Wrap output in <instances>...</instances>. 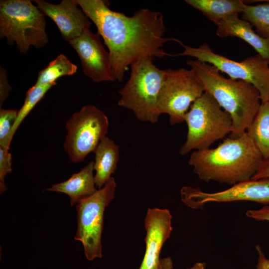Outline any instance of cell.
I'll list each match as a JSON object with an SVG mask.
<instances>
[{"instance_id":"ac0fdd59","label":"cell","mask_w":269,"mask_h":269,"mask_svg":"<svg viewBox=\"0 0 269 269\" xmlns=\"http://www.w3.org/2000/svg\"><path fill=\"white\" fill-rule=\"evenodd\" d=\"M185 2L201 12L216 26L225 18L242 13L246 7L241 0H186Z\"/></svg>"},{"instance_id":"277c9868","label":"cell","mask_w":269,"mask_h":269,"mask_svg":"<svg viewBox=\"0 0 269 269\" xmlns=\"http://www.w3.org/2000/svg\"><path fill=\"white\" fill-rule=\"evenodd\" d=\"M146 57L133 63L129 79L119 90V106L132 111L140 121L155 123L161 115L157 101L165 70L157 68Z\"/></svg>"},{"instance_id":"52a82bcc","label":"cell","mask_w":269,"mask_h":269,"mask_svg":"<svg viewBox=\"0 0 269 269\" xmlns=\"http://www.w3.org/2000/svg\"><path fill=\"white\" fill-rule=\"evenodd\" d=\"M184 48L175 56H188L210 64L230 78L252 84L260 93L262 103L269 101V62L257 54L236 61L213 52L207 43L198 47L180 43Z\"/></svg>"},{"instance_id":"9c48e42d","label":"cell","mask_w":269,"mask_h":269,"mask_svg":"<svg viewBox=\"0 0 269 269\" xmlns=\"http://www.w3.org/2000/svg\"><path fill=\"white\" fill-rule=\"evenodd\" d=\"M109 127L107 116L93 105L83 106L67 121L65 150L74 163L82 161L94 152L106 136Z\"/></svg>"},{"instance_id":"484cf974","label":"cell","mask_w":269,"mask_h":269,"mask_svg":"<svg viewBox=\"0 0 269 269\" xmlns=\"http://www.w3.org/2000/svg\"><path fill=\"white\" fill-rule=\"evenodd\" d=\"M246 214L248 217L256 220L269 221V206L266 205L258 210H248Z\"/></svg>"},{"instance_id":"ffe728a7","label":"cell","mask_w":269,"mask_h":269,"mask_svg":"<svg viewBox=\"0 0 269 269\" xmlns=\"http://www.w3.org/2000/svg\"><path fill=\"white\" fill-rule=\"evenodd\" d=\"M77 66L64 54L58 55L46 68L38 72L36 85L56 83V80L63 76H70L76 73Z\"/></svg>"},{"instance_id":"5b68a950","label":"cell","mask_w":269,"mask_h":269,"mask_svg":"<svg viewBox=\"0 0 269 269\" xmlns=\"http://www.w3.org/2000/svg\"><path fill=\"white\" fill-rule=\"evenodd\" d=\"M45 15L29 0L0 1V37L14 43L21 54L33 46L40 48L48 42Z\"/></svg>"},{"instance_id":"ba28073f","label":"cell","mask_w":269,"mask_h":269,"mask_svg":"<svg viewBox=\"0 0 269 269\" xmlns=\"http://www.w3.org/2000/svg\"><path fill=\"white\" fill-rule=\"evenodd\" d=\"M116 188L115 180L112 177L103 187L76 204L77 229L74 239L82 243L89 261L102 257L104 213L114 198Z\"/></svg>"},{"instance_id":"cb8c5ba5","label":"cell","mask_w":269,"mask_h":269,"mask_svg":"<svg viewBox=\"0 0 269 269\" xmlns=\"http://www.w3.org/2000/svg\"><path fill=\"white\" fill-rule=\"evenodd\" d=\"M9 149L0 146V192L3 193L7 190L4 181L5 176L12 170V157Z\"/></svg>"},{"instance_id":"4fadbf2b","label":"cell","mask_w":269,"mask_h":269,"mask_svg":"<svg viewBox=\"0 0 269 269\" xmlns=\"http://www.w3.org/2000/svg\"><path fill=\"white\" fill-rule=\"evenodd\" d=\"M172 216L166 209L148 208L144 219L145 251L138 269H158L160 252L172 231Z\"/></svg>"},{"instance_id":"4316f807","label":"cell","mask_w":269,"mask_h":269,"mask_svg":"<svg viewBox=\"0 0 269 269\" xmlns=\"http://www.w3.org/2000/svg\"><path fill=\"white\" fill-rule=\"evenodd\" d=\"M262 178H269V159L263 160L259 169L251 179L257 180Z\"/></svg>"},{"instance_id":"7c38bea8","label":"cell","mask_w":269,"mask_h":269,"mask_svg":"<svg viewBox=\"0 0 269 269\" xmlns=\"http://www.w3.org/2000/svg\"><path fill=\"white\" fill-rule=\"evenodd\" d=\"M69 43L76 51L85 75L95 82L115 80L109 52L98 33L86 29Z\"/></svg>"},{"instance_id":"d4e9b609","label":"cell","mask_w":269,"mask_h":269,"mask_svg":"<svg viewBox=\"0 0 269 269\" xmlns=\"http://www.w3.org/2000/svg\"><path fill=\"white\" fill-rule=\"evenodd\" d=\"M11 89L9 84L6 71L1 66L0 67V107L7 98Z\"/></svg>"},{"instance_id":"9a60e30c","label":"cell","mask_w":269,"mask_h":269,"mask_svg":"<svg viewBox=\"0 0 269 269\" xmlns=\"http://www.w3.org/2000/svg\"><path fill=\"white\" fill-rule=\"evenodd\" d=\"M239 14L231 15L217 25L216 34L221 37H237L242 39L269 62V39L260 36L247 21L240 18Z\"/></svg>"},{"instance_id":"8992f818","label":"cell","mask_w":269,"mask_h":269,"mask_svg":"<svg viewBox=\"0 0 269 269\" xmlns=\"http://www.w3.org/2000/svg\"><path fill=\"white\" fill-rule=\"evenodd\" d=\"M188 127L186 140L179 153L209 148L216 141L231 134L232 120L209 94L204 93L191 106L184 117Z\"/></svg>"},{"instance_id":"7a4b0ae2","label":"cell","mask_w":269,"mask_h":269,"mask_svg":"<svg viewBox=\"0 0 269 269\" xmlns=\"http://www.w3.org/2000/svg\"><path fill=\"white\" fill-rule=\"evenodd\" d=\"M264 159L247 132L237 138H227L215 148L196 150L188 163L199 178L234 185L251 179Z\"/></svg>"},{"instance_id":"2e32d148","label":"cell","mask_w":269,"mask_h":269,"mask_svg":"<svg viewBox=\"0 0 269 269\" xmlns=\"http://www.w3.org/2000/svg\"><path fill=\"white\" fill-rule=\"evenodd\" d=\"M93 171L94 162L91 161L66 181L53 184L47 190L68 195L70 198L71 205L74 206L98 190L96 188Z\"/></svg>"},{"instance_id":"83f0119b","label":"cell","mask_w":269,"mask_h":269,"mask_svg":"<svg viewBox=\"0 0 269 269\" xmlns=\"http://www.w3.org/2000/svg\"><path fill=\"white\" fill-rule=\"evenodd\" d=\"M256 249L258 254L256 269H269V259L266 257L259 245L256 246Z\"/></svg>"},{"instance_id":"f1b7e54d","label":"cell","mask_w":269,"mask_h":269,"mask_svg":"<svg viewBox=\"0 0 269 269\" xmlns=\"http://www.w3.org/2000/svg\"><path fill=\"white\" fill-rule=\"evenodd\" d=\"M173 262L170 257L161 259L158 269H172Z\"/></svg>"},{"instance_id":"d6986e66","label":"cell","mask_w":269,"mask_h":269,"mask_svg":"<svg viewBox=\"0 0 269 269\" xmlns=\"http://www.w3.org/2000/svg\"><path fill=\"white\" fill-rule=\"evenodd\" d=\"M246 132L264 160L269 159V101L262 103Z\"/></svg>"},{"instance_id":"44dd1931","label":"cell","mask_w":269,"mask_h":269,"mask_svg":"<svg viewBox=\"0 0 269 269\" xmlns=\"http://www.w3.org/2000/svg\"><path fill=\"white\" fill-rule=\"evenodd\" d=\"M264 2L256 5H246L241 13L242 19L248 21L261 37L269 39V0H253Z\"/></svg>"},{"instance_id":"e0dca14e","label":"cell","mask_w":269,"mask_h":269,"mask_svg":"<svg viewBox=\"0 0 269 269\" xmlns=\"http://www.w3.org/2000/svg\"><path fill=\"white\" fill-rule=\"evenodd\" d=\"M94 152L95 157L94 170L96 186L101 189L109 181L115 172L119 160V146L106 136L99 142Z\"/></svg>"},{"instance_id":"6da1fadb","label":"cell","mask_w":269,"mask_h":269,"mask_svg":"<svg viewBox=\"0 0 269 269\" xmlns=\"http://www.w3.org/2000/svg\"><path fill=\"white\" fill-rule=\"evenodd\" d=\"M87 17L95 24L110 54L115 80H123L129 66L139 59L162 58L175 54L163 49L168 41H181L165 38L163 16L148 8L136 10L131 16L111 10L103 0H75Z\"/></svg>"},{"instance_id":"5bb4252c","label":"cell","mask_w":269,"mask_h":269,"mask_svg":"<svg viewBox=\"0 0 269 269\" xmlns=\"http://www.w3.org/2000/svg\"><path fill=\"white\" fill-rule=\"evenodd\" d=\"M37 6L56 23L65 41L69 42L88 29L91 22L75 0H62L52 4L43 0H35Z\"/></svg>"},{"instance_id":"30bf717a","label":"cell","mask_w":269,"mask_h":269,"mask_svg":"<svg viewBox=\"0 0 269 269\" xmlns=\"http://www.w3.org/2000/svg\"><path fill=\"white\" fill-rule=\"evenodd\" d=\"M204 92L203 84L192 69H165L158 98V111L160 114L168 115L171 125L181 123L184 122L191 105Z\"/></svg>"},{"instance_id":"7402d4cb","label":"cell","mask_w":269,"mask_h":269,"mask_svg":"<svg viewBox=\"0 0 269 269\" xmlns=\"http://www.w3.org/2000/svg\"><path fill=\"white\" fill-rule=\"evenodd\" d=\"M56 83H52L45 85H34L26 92L24 103L18 111L17 116L10 135V139L12 138L19 125L34 108L35 105L43 98L47 91Z\"/></svg>"},{"instance_id":"8fae6325","label":"cell","mask_w":269,"mask_h":269,"mask_svg":"<svg viewBox=\"0 0 269 269\" xmlns=\"http://www.w3.org/2000/svg\"><path fill=\"white\" fill-rule=\"evenodd\" d=\"M180 194L183 203L193 209L202 208L209 202L250 201L267 205L269 204V178L248 180L214 193L185 186L181 189Z\"/></svg>"},{"instance_id":"603a6c76","label":"cell","mask_w":269,"mask_h":269,"mask_svg":"<svg viewBox=\"0 0 269 269\" xmlns=\"http://www.w3.org/2000/svg\"><path fill=\"white\" fill-rule=\"evenodd\" d=\"M18 111L0 109V146L9 149L10 135L15 122Z\"/></svg>"},{"instance_id":"3957f363","label":"cell","mask_w":269,"mask_h":269,"mask_svg":"<svg viewBox=\"0 0 269 269\" xmlns=\"http://www.w3.org/2000/svg\"><path fill=\"white\" fill-rule=\"evenodd\" d=\"M187 63L208 93L232 120L231 138L241 136L256 116L262 104L259 91L252 84L224 77L213 65L197 59Z\"/></svg>"},{"instance_id":"f546056e","label":"cell","mask_w":269,"mask_h":269,"mask_svg":"<svg viewBox=\"0 0 269 269\" xmlns=\"http://www.w3.org/2000/svg\"><path fill=\"white\" fill-rule=\"evenodd\" d=\"M205 263L198 262L195 263L192 267L188 269H205Z\"/></svg>"}]
</instances>
